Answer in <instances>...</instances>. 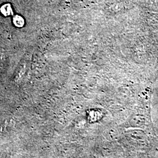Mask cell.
Here are the masks:
<instances>
[{
	"label": "cell",
	"mask_w": 158,
	"mask_h": 158,
	"mask_svg": "<svg viewBox=\"0 0 158 158\" xmlns=\"http://www.w3.org/2000/svg\"><path fill=\"white\" fill-rule=\"evenodd\" d=\"M14 23L17 26L20 27L23 25V20L21 17L16 16L14 18Z\"/></svg>",
	"instance_id": "2"
},
{
	"label": "cell",
	"mask_w": 158,
	"mask_h": 158,
	"mask_svg": "<svg viewBox=\"0 0 158 158\" xmlns=\"http://www.w3.org/2000/svg\"><path fill=\"white\" fill-rule=\"evenodd\" d=\"M1 10V12L6 16L10 15L12 14L11 8L9 4H6L2 6Z\"/></svg>",
	"instance_id": "1"
}]
</instances>
